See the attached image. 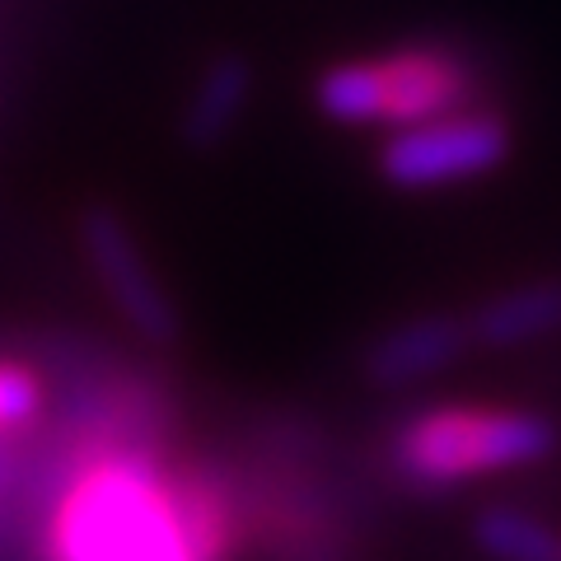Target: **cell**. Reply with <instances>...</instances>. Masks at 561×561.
Returning <instances> with one entry per match:
<instances>
[{
	"label": "cell",
	"instance_id": "3957f363",
	"mask_svg": "<svg viewBox=\"0 0 561 561\" xmlns=\"http://www.w3.org/2000/svg\"><path fill=\"white\" fill-rule=\"evenodd\" d=\"M505 154H511V131L501 117L445 113L416 122V127H398L389 146L379 150V173L402 192H426L491 173L496 164H505Z\"/></svg>",
	"mask_w": 561,
	"mask_h": 561
},
{
	"label": "cell",
	"instance_id": "7c38bea8",
	"mask_svg": "<svg viewBox=\"0 0 561 561\" xmlns=\"http://www.w3.org/2000/svg\"><path fill=\"white\" fill-rule=\"evenodd\" d=\"M43 389L38 379L20 365H0V426H24V421L38 416Z\"/></svg>",
	"mask_w": 561,
	"mask_h": 561
},
{
	"label": "cell",
	"instance_id": "5b68a950",
	"mask_svg": "<svg viewBox=\"0 0 561 561\" xmlns=\"http://www.w3.org/2000/svg\"><path fill=\"white\" fill-rule=\"evenodd\" d=\"M468 346H472V337H468L463 319L421 313V319H408V323L383 332L370 351V360H365V370H370L379 389H408V383H421V379L449 370Z\"/></svg>",
	"mask_w": 561,
	"mask_h": 561
},
{
	"label": "cell",
	"instance_id": "6da1fadb",
	"mask_svg": "<svg viewBox=\"0 0 561 561\" xmlns=\"http://www.w3.org/2000/svg\"><path fill=\"white\" fill-rule=\"evenodd\" d=\"M557 426L519 408H435L408 421L389 459L412 486H459L486 472H515L552 459Z\"/></svg>",
	"mask_w": 561,
	"mask_h": 561
},
{
	"label": "cell",
	"instance_id": "7a4b0ae2",
	"mask_svg": "<svg viewBox=\"0 0 561 561\" xmlns=\"http://www.w3.org/2000/svg\"><path fill=\"white\" fill-rule=\"evenodd\" d=\"M164 491L169 486L146 459H108L90 468L57 515L51 561H127Z\"/></svg>",
	"mask_w": 561,
	"mask_h": 561
},
{
	"label": "cell",
	"instance_id": "277c9868",
	"mask_svg": "<svg viewBox=\"0 0 561 561\" xmlns=\"http://www.w3.org/2000/svg\"><path fill=\"white\" fill-rule=\"evenodd\" d=\"M80 243H84V257H90L103 295H108L113 309L140 332V337H150V342L179 337V309H173L169 290L160 286V276L150 272L146 253L136 249L127 220H122L117 210H103V206L84 210Z\"/></svg>",
	"mask_w": 561,
	"mask_h": 561
},
{
	"label": "cell",
	"instance_id": "52a82bcc",
	"mask_svg": "<svg viewBox=\"0 0 561 561\" xmlns=\"http://www.w3.org/2000/svg\"><path fill=\"white\" fill-rule=\"evenodd\" d=\"M220 515L202 491L169 486L127 561H220Z\"/></svg>",
	"mask_w": 561,
	"mask_h": 561
},
{
	"label": "cell",
	"instance_id": "ba28073f",
	"mask_svg": "<svg viewBox=\"0 0 561 561\" xmlns=\"http://www.w3.org/2000/svg\"><path fill=\"white\" fill-rule=\"evenodd\" d=\"M468 337L472 346L486 351H515L524 342L552 337L561 332V280H529L486 300L482 309L468 313Z\"/></svg>",
	"mask_w": 561,
	"mask_h": 561
},
{
	"label": "cell",
	"instance_id": "30bf717a",
	"mask_svg": "<svg viewBox=\"0 0 561 561\" xmlns=\"http://www.w3.org/2000/svg\"><path fill=\"white\" fill-rule=\"evenodd\" d=\"M319 113L342 127H375L389 117V94H383V66L379 61H342L319 76Z\"/></svg>",
	"mask_w": 561,
	"mask_h": 561
},
{
	"label": "cell",
	"instance_id": "8fae6325",
	"mask_svg": "<svg viewBox=\"0 0 561 561\" xmlns=\"http://www.w3.org/2000/svg\"><path fill=\"white\" fill-rule=\"evenodd\" d=\"M472 542L491 561H561V534L519 505H486L472 519Z\"/></svg>",
	"mask_w": 561,
	"mask_h": 561
},
{
	"label": "cell",
	"instance_id": "9c48e42d",
	"mask_svg": "<svg viewBox=\"0 0 561 561\" xmlns=\"http://www.w3.org/2000/svg\"><path fill=\"white\" fill-rule=\"evenodd\" d=\"M249 94H253V66L243 57H216L202 70L197 90L187 99L183 140L192 150H216L234 131L243 108H249Z\"/></svg>",
	"mask_w": 561,
	"mask_h": 561
},
{
	"label": "cell",
	"instance_id": "8992f818",
	"mask_svg": "<svg viewBox=\"0 0 561 561\" xmlns=\"http://www.w3.org/2000/svg\"><path fill=\"white\" fill-rule=\"evenodd\" d=\"M379 66H383V94H389V117L383 122H398V127L445 117L468 90L463 66L445 57V51L416 47V51H398V57Z\"/></svg>",
	"mask_w": 561,
	"mask_h": 561
}]
</instances>
